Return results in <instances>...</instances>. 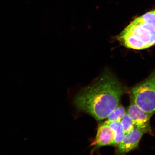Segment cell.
<instances>
[{
    "mask_svg": "<svg viewBox=\"0 0 155 155\" xmlns=\"http://www.w3.org/2000/svg\"><path fill=\"white\" fill-rule=\"evenodd\" d=\"M127 89L109 72L82 89L75 96L74 104L79 111L97 120L106 119L119 105Z\"/></svg>",
    "mask_w": 155,
    "mask_h": 155,
    "instance_id": "1",
    "label": "cell"
},
{
    "mask_svg": "<svg viewBox=\"0 0 155 155\" xmlns=\"http://www.w3.org/2000/svg\"><path fill=\"white\" fill-rule=\"evenodd\" d=\"M122 45L129 49H147L155 45V12L136 18L117 36Z\"/></svg>",
    "mask_w": 155,
    "mask_h": 155,
    "instance_id": "2",
    "label": "cell"
},
{
    "mask_svg": "<svg viewBox=\"0 0 155 155\" xmlns=\"http://www.w3.org/2000/svg\"><path fill=\"white\" fill-rule=\"evenodd\" d=\"M131 92L135 103L152 116L155 112V70L134 87Z\"/></svg>",
    "mask_w": 155,
    "mask_h": 155,
    "instance_id": "3",
    "label": "cell"
},
{
    "mask_svg": "<svg viewBox=\"0 0 155 155\" xmlns=\"http://www.w3.org/2000/svg\"><path fill=\"white\" fill-rule=\"evenodd\" d=\"M130 98V104L127 112L133 120L135 127L145 134L152 135L153 132L150 123L152 116L137 106L131 96Z\"/></svg>",
    "mask_w": 155,
    "mask_h": 155,
    "instance_id": "4",
    "label": "cell"
},
{
    "mask_svg": "<svg viewBox=\"0 0 155 155\" xmlns=\"http://www.w3.org/2000/svg\"><path fill=\"white\" fill-rule=\"evenodd\" d=\"M144 134L136 127L130 132L125 134L121 142L116 147V154H125L134 150L138 147Z\"/></svg>",
    "mask_w": 155,
    "mask_h": 155,
    "instance_id": "5",
    "label": "cell"
},
{
    "mask_svg": "<svg viewBox=\"0 0 155 155\" xmlns=\"http://www.w3.org/2000/svg\"><path fill=\"white\" fill-rule=\"evenodd\" d=\"M115 140V135L113 130L104 122L99 126L95 140L91 144L92 150L94 151L107 145H113Z\"/></svg>",
    "mask_w": 155,
    "mask_h": 155,
    "instance_id": "6",
    "label": "cell"
},
{
    "mask_svg": "<svg viewBox=\"0 0 155 155\" xmlns=\"http://www.w3.org/2000/svg\"><path fill=\"white\" fill-rule=\"evenodd\" d=\"M105 122L111 127L115 133V140L113 145L116 147L121 142L125 134L121 122L106 120Z\"/></svg>",
    "mask_w": 155,
    "mask_h": 155,
    "instance_id": "7",
    "label": "cell"
},
{
    "mask_svg": "<svg viewBox=\"0 0 155 155\" xmlns=\"http://www.w3.org/2000/svg\"><path fill=\"white\" fill-rule=\"evenodd\" d=\"M126 112L124 107L122 105H119L107 117V121L121 122Z\"/></svg>",
    "mask_w": 155,
    "mask_h": 155,
    "instance_id": "8",
    "label": "cell"
},
{
    "mask_svg": "<svg viewBox=\"0 0 155 155\" xmlns=\"http://www.w3.org/2000/svg\"><path fill=\"white\" fill-rule=\"evenodd\" d=\"M121 123L125 134L130 132L135 128L133 120L127 112H126L121 121Z\"/></svg>",
    "mask_w": 155,
    "mask_h": 155,
    "instance_id": "9",
    "label": "cell"
},
{
    "mask_svg": "<svg viewBox=\"0 0 155 155\" xmlns=\"http://www.w3.org/2000/svg\"></svg>",
    "mask_w": 155,
    "mask_h": 155,
    "instance_id": "10",
    "label": "cell"
}]
</instances>
